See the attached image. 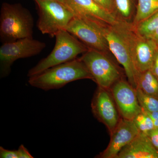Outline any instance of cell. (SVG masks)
Here are the masks:
<instances>
[{
	"label": "cell",
	"instance_id": "7a4b0ae2",
	"mask_svg": "<svg viewBox=\"0 0 158 158\" xmlns=\"http://www.w3.org/2000/svg\"><path fill=\"white\" fill-rule=\"evenodd\" d=\"M34 19L21 4L4 2L0 14V40L2 44L33 38Z\"/></svg>",
	"mask_w": 158,
	"mask_h": 158
},
{
	"label": "cell",
	"instance_id": "ac0fdd59",
	"mask_svg": "<svg viewBox=\"0 0 158 158\" xmlns=\"http://www.w3.org/2000/svg\"><path fill=\"white\" fill-rule=\"evenodd\" d=\"M133 26L138 34L142 37L149 38L158 28V11Z\"/></svg>",
	"mask_w": 158,
	"mask_h": 158
},
{
	"label": "cell",
	"instance_id": "5bb4252c",
	"mask_svg": "<svg viewBox=\"0 0 158 158\" xmlns=\"http://www.w3.org/2000/svg\"><path fill=\"white\" fill-rule=\"evenodd\" d=\"M117 158H158V150L147 135L139 132L121 150Z\"/></svg>",
	"mask_w": 158,
	"mask_h": 158
},
{
	"label": "cell",
	"instance_id": "52a82bcc",
	"mask_svg": "<svg viewBox=\"0 0 158 158\" xmlns=\"http://www.w3.org/2000/svg\"><path fill=\"white\" fill-rule=\"evenodd\" d=\"M80 58L98 87L110 90L116 82L122 78L118 66L107 54L89 48Z\"/></svg>",
	"mask_w": 158,
	"mask_h": 158
},
{
	"label": "cell",
	"instance_id": "d4e9b609",
	"mask_svg": "<svg viewBox=\"0 0 158 158\" xmlns=\"http://www.w3.org/2000/svg\"><path fill=\"white\" fill-rule=\"evenodd\" d=\"M19 153V158H33L28 150L26 148L23 144H21L18 148Z\"/></svg>",
	"mask_w": 158,
	"mask_h": 158
},
{
	"label": "cell",
	"instance_id": "d6986e66",
	"mask_svg": "<svg viewBox=\"0 0 158 158\" xmlns=\"http://www.w3.org/2000/svg\"><path fill=\"white\" fill-rule=\"evenodd\" d=\"M138 102L143 110L148 112L158 111V98L144 93L140 88H136Z\"/></svg>",
	"mask_w": 158,
	"mask_h": 158
},
{
	"label": "cell",
	"instance_id": "83f0119b",
	"mask_svg": "<svg viewBox=\"0 0 158 158\" xmlns=\"http://www.w3.org/2000/svg\"><path fill=\"white\" fill-rule=\"evenodd\" d=\"M41 1H56V2H61L62 3V4H64L65 6H68L69 8H69V5L68 1H67V0H41Z\"/></svg>",
	"mask_w": 158,
	"mask_h": 158
},
{
	"label": "cell",
	"instance_id": "cb8c5ba5",
	"mask_svg": "<svg viewBox=\"0 0 158 158\" xmlns=\"http://www.w3.org/2000/svg\"><path fill=\"white\" fill-rule=\"evenodd\" d=\"M150 70L158 80V48L155 54Z\"/></svg>",
	"mask_w": 158,
	"mask_h": 158
},
{
	"label": "cell",
	"instance_id": "e0dca14e",
	"mask_svg": "<svg viewBox=\"0 0 158 158\" xmlns=\"http://www.w3.org/2000/svg\"><path fill=\"white\" fill-rule=\"evenodd\" d=\"M158 11V0H138L137 10L132 24H137Z\"/></svg>",
	"mask_w": 158,
	"mask_h": 158
},
{
	"label": "cell",
	"instance_id": "8fae6325",
	"mask_svg": "<svg viewBox=\"0 0 158 158\" xmlns=\"http://www.w3.org/2000/svg\"><path fill=\"white\" fill-rule=\"evenodd\" d=\"M89 48L105 53L110 52L106 40L96 29L80 18L75 16L66 29Z\"/></svg>",
	"mask_w": 158,
	"mask_h": 158
},
{
	"label": "cell",
	"instance_id": "8992f818",
	"mask_svg": "<svg viewBox=\"0 0 158 158\" xmlns=\"http://www.w3.org/2000/svg\"><path fill=\"white\" fill-rule=\"evenodd\" d=\"M38 9L37 26L42 34L54 37L62 30H66L71 21L75 16L68 6L53 1L34 0Z\"/></svg>",
	"mask_w": 158,
	"mask_h": 158
},
{
	"label": "cell",
	"instance_id": "603a6c76",
	"mask_svg": "<svg viewBox=\"0 0 158 158\" xmlns=\"http://www.w3.org/2000/svg\"><path fill=\"white\" fill-rule=\"evenodd\" d=\"M147 135L153 146L158 150V128H155Z\"/></svg>",
	"mask_w": 158,
	"mask_h": 158
},
{
	"label": "cell",
	"instance_id": "ba28073f",
	"mask_svg": "<svg viewBox=\"0 0 158 158\" xmlns=\"http://www.w3.org/2000/svg\"><path fill=\"white\" fill-rule=\"evenodd\" d=\"M46 46L45 43L33 38H23L13 42L2 44L0 48L1 78L9 75L11 66L18 59L37 56Z\"/></svg>",
	"mask_w": 158,
	"mask_h": 158
},
{
	"label": "cell",
	"instance_id": "484cf974",
	"mask_svg": "<svg viewBox=\"0 0 158 158\" xmlns=\"http://www.w3.org/2000/svg\"><path fill=\"white\" fill-rule=\"evenodd\" d=\"M152 119L155 128H158V111L156 112H149L143 110Z\"/></svg>",
	"mask_w": 158,
	"mask_h": 158
},
{
	"label": "cell",
	"instance_id": "30bf717a",
	"mask_svg": "<svg viewBox=\"0 0 158 158\" xmlns=\"http://www.w3.org/2000/svg\"><path fill=\"white\" fill-rule=\"evenodd\" d=\"M110 91L122 118L132 120L142 112L136 89L128 81L120 79L112 86Z\"/></svg>",
	"mask_w": 158,
	"mask_h": 158
},
{
	"label": "cell",
	"instance_id": "ffe728a7",
	"mask_svg": "<svg viewBox=\"0 0 158 158\" xmlns=\"http://www.w3.org/2000/svg\"><path fill=\"white\" fill-rule=\"evenodd\" d=\"M132 121L139 132L147 135L150 131L155 128L152 119L143 110L141 113L134 117Z\"/></svg>",
	"mask_w": 158,
	"mask_h": 158
},
{
	"label": "cell",
	"instance_id": "6da1fadb",
	"mask_svg": "<svg viewBox=\"0 0 158 158\" xmlns=\"http://www.w3.org/2000/svg\"><path fill=\"white\" fill-rule=\"evenodd\" d=\"M93 78L81 58L56 65L34 76L29 77L32 87L44 90L58 89L71 82Z\"/></svg>",
	"mask_w": 158,
	"mask_h": 158
},
{
	"label": "cell",
	"instance_id": "9c48e42d",
	"mask_svg": "<svg viewBox=\"0 0 158 158\" xmlns=\"http://www.w3.org/2000/svg\"><path fill=\"white\" fill-rule=\"evenodd\" d=\"M91 109L95 118L112 134L122 117L110 90L98 87L91 102Z\"/></svg>",
	"mask_w": 158,
	"mask_h": 158
},
{
	"label": "cell",
	"instance_id": "4316f807",
	"mask_svg": "<svg viewBox=\"0 0 158 158\" xmlns=\"http://www.w3.org/2000/svg\"><path fill=\"white\" fill-rule=\"evenodd\" d=\"M148 38L151 39L154 42L158 48V28L153 33L152 35Z\"/></svg>",
	"mask_w": 158,
	"mask_h": 158
},
{
	"label": "cell",
	"instance_id": "277c9868",
	"mask_svg": "<svg viewBox=\"0 0 158 158\" xmlns=\"http://www.w3.org/2000/svg\"><path fill=\"white\" fill-rule=\"evenodd\" d=\"M55 37L53 49L48 56L29 70L28 77L34 76L51 67L72 61L89 49L66 30L59 31Z\"/></svg>",
	"mask_w": 158,
	"mask_h": 158
},
{
	"label": "cell",
	"instance_id": "4fadbf2b",
	"mask_svg": "<svg viewBox=\"0 0 158 158\" xmlns=\"http://www.w3.org/2000/svg\"><path fill=\"white\" fill-rule=\"evenodd\" d=\"M75 16L83 19L99 21L113 24L117 20L93 0H67Z\"/></svg>",
	"mask_w": 158,
	"mask_h": 158
},
{
	"label": "cell",
	"instance_id": "3957f363",
	"mask_svg": "<svg viewBox=\"0 0 158 158\" xmlns=\"http://www.w3.org/2000/svg\"><path fill=\"white\" fill-rule=\"evenodd\" d=\"M112 25L125 43L138 73L150 69L158 48L154 42L138 34L132 23L117 20Z\"/></svg>",
	"mask_w": 158,
	"mask_h": 158
},
{
	"label": "cell",
	"instance_id": "7402d4cb",
	"mask_svg": "<svg viewBox=\"0 0 158 158\" xmlns=\"http://www.w3.org/2000/svg\"><path fill=\"white\" fill-rule=\"evenodd\" d=\"M0 158H19V153L17 150H9L0 147Z\"/></svg>",
	"mask_w": 158,
	"mask_h": 158
},
{
	"label": "cell",
	"instance_id": "9a60e30c",
	"mask_svg": "<svg viewBox=\"0 0 158 158\" xmlns=\"http://www.w3.org/2000/svg\"><path fill=\"white\" fill-rule=\"evenodd\" d=\"M113 15L116 19L132 24L137 10L133 0H113Z\"/></svg>",
	"mask_w": 158,
	"mask_h": 158
},
{
	"label": "cell",
	"instance_id": "5b68a950",
	"mask_svg": "<svg viewBox=\"0 0 158 158\" xmlns=\"http://www.w3.org/2000/svg\"><path fill=\"white\" fill-rule=\"evenodd\" d=\"M84 20L96 29L103 37L110 52L123 67L128 81L136 89L139 73L136 69L128 49L121 36L112 24L99 21Z\"/></svg>",
	"mask_w": 158,
	"mask_h": 158
},
{
	"label": "cell",
	"instance_id": "7c38bea8",
	"mask_svg": "<svg viewBox=\"0 0 158 158\" xmlns=\"http://www.w3.org/2000/svg\"><path fill=\"white\" fill-rule=\"evenodd\" d=\"M139 131L132 120L121 118L112 134L107 147L98 158H117L121 150L129 144Z\"/></svg>",
	"mask_w": 158,
	"mask_h": 158
},
{
	"label": "cell",
	"instance_id": "44dd1931",
	"mask_svg": "<svg viewBox=\"0 0 158 158\" xmlns=\"http://www.w3.org/2000/svg\"><path fill=\"white\" fill-rule=\"evenodd\" d=\"M93 1L102 9L113 15V0H93Z\"/></svg>",
	"mask_w": 158,
	"mask_h": 158
},
{
	"label": "cell",
	"instance_id": "2e32d148",
	"mask_svg": "<svg viewBox=\"0 0 158 158\" xmlns=\"http://www.w3.org/2000/svg\"><path fill=\"white\" fill-rule=\"evenodd\" d=\"M137 87L148 95L158 98V80L150 69L139 74Z\"/></svg>",
	"mask_w": 158,
	"mask_h": 158
}]
</instances>
